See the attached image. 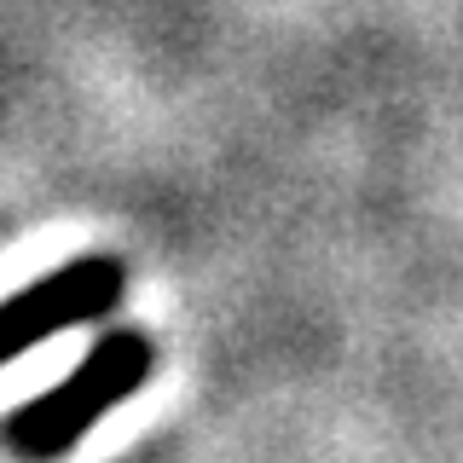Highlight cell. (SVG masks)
Instances as JSON below:
<instances>
[{
    "instance_id": "cell-2",
    "label": "cell",
    "mask_w": 463,
    "mask_h": 463,
    "mask_svg": "<svg viewBox=\"0 0 463 463\" xmlns=\"http://www.w3.org/2000/svg\"><path fill=\"white\" fill-rule=\"evenodd\" d=\"M122 289H128V267L116 255H76L64 267L41 272L35 284H24L18 296L0 301V365L76 325L105 318L122 301Z\"/></svg>"
},
{
    "instance_id": "cell-1",
    "label": "cell",
    "mask_w": 463,
    "mask_h": 463,
    "mask_svg": "<svg viewBox=\"0 0 463 463\" xmlns=\"http://www.w3.org/2000/svg\"><path fill=\"white\" fill-rule=\"evenodd\" d=\"M156 347L139 330H110L105 342L87 347V359L64 383H52L47 394L24 400L6 423V446L24 463H58L93 434L128 394H139L151 383Z\"/></svg>"
}]
</instances>
